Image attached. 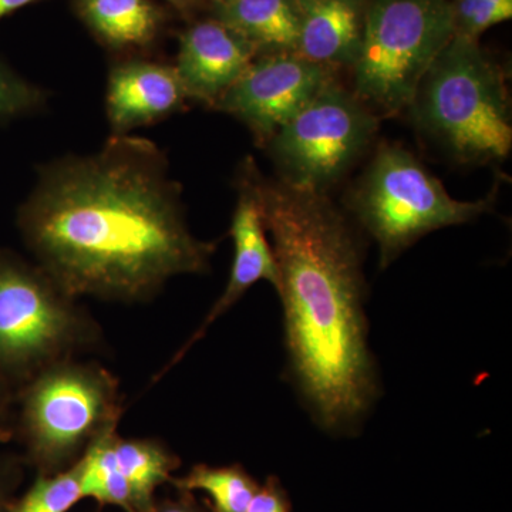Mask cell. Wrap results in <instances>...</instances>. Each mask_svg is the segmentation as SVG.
<instances>
[{
	"label": "cell",
	"instance_id": "4fadbf2b",
	"mask_svg": "<svg viewBox=\"0 0 512 512\" xmlns=\"http://www.w3.org/2000/svg\"><path fill=\"white\" fill-rule=\"evenodd\" d=\"M301 29L296 53L328 67L355 64L365 30L366 0H299Z\"/></svg>",
	"mask_w": 512,
	"mask_h": 512
},
{
	"label": "cell",
	"instance_id": "9c48e42d",
	"mask_svg": "<svg viewBox=\"0 0 512 512\" xmlns=\"http://www.w3.org/2000/svg\"><path fill=\"white\" fill-rule=\"evenodd\" d=\"M332 79V70L298 53H269L251 63L214 109L237 117L269 143Z\"/></svg>",
	"mask_w": 512,
	"mask_h": 512
},
{
	"label": "cell",
	"instance_id": "5b68a950",
	"mask_svg": "<svg viewBox=\"0 0 512 512\" xmlns=\"http://www.w3.org/2000/svg\"><path fill=\"white\" fill-rule=\"evenodd\" d=\"M491 204L488 198L454 200L412 153L394 144L379 148L350 197L357 220L379 245L383 268L423 235L466 224Z\"/></svg>",
	"mask_w": 512,
	"mask_h": 512
},
{
	"label": "cell",
	"instance_id": "d4e9b609",
	"mask_svg": "<svg viewBox=\"0 0 512 512\" xmlns=\"http://www.w3.org/2000/svg\"><path fill=\"white\" fill-rule=\"evenodd\" d=\"M153 512H194V511L190 510V508H188V507H185V505L173 504V505H167V507H164L163 510H160V511L154 510Z\"/></svg>",
	"mask_w": 512,
	"mask_h": 512
},
{
	"label": "cell",
	"instance_id": "277c9868",
	"mask_svg": "<svg viewBox=\"0 0 512 512\" xmlns=\"http://www.w3.org/2000/svg\"><path fill=\"white\" fill-rule=\"evenodd\" d=\"M453 37L451 0H370L353 93L369 109L400 113Z\"/></svg>",
	"mask_w": 512,
	"mask_h": 512
},
{
	"label": "cell",
	"instance_id": "e0dca14e",
	"mask_svg": "<svg viewBox=\"0 0 512 512\" xmlns=\"http://www.w3.org/2000/svg\"><path fill=\"white\" fill-rule=\"evenodd\" d=\"M116 430L104 433L83 454L82 498H94L100 504L119 505L128 512H134L130 488L114 451Z\"/></svg>",
	"mask_w": 512,
	"mask_h": 512
},
{
	"label": "cell",
	"instance_id": "5bb4252c",
	"mask_svg": "<svg viewBox=\"0 0 512 512\" xmlns=\"http://www.w3.org/2000/svg\"><path fill=\"white\" fill-rule=\"evenodd\" d=\"M214 8L217 20L244 37L256 53H296L299 0H232Z\"/></svg>",
	"mask_w": 512,
	"mask_h": 512
},
{
	"label": "cell",
	"instance_id": "484cf974",
	"mask_svg": "<svg viewBox=\"0 0 512 512\" xmlns=\"http://www.w3.org/2000/svg\"><path fill=\"white\" fill-rule=\"evenodd\" d=\"M214 6L225 5V3L232 2V0H208Z\"/></svg>",
	"mask_w": 512,
	"mask_h": 512
},
{
	"label": "cell",
	"instance_id": "30bf717a",
	"mask_svg": "<svg viewBox=\"0 0 512 512\" xmlns=\"http://www.w3.org/2000/svg\"><path fill=\"white\" fill-rule=\"evenodd\" d=\"M255 168L254 161L248 158L239 171L238 201L229 231L234 241L235 254L227 288L212 306L197 332L185 343L164 372L183 359L185 353L205 335L212 323L229 311L256 282L268 281L278 288V266L262 220L254 180Z\"/></svg>",
	"mask_w": 512,
	"mask_h": 512
},
{
	"label": "cell",
	"instance_id": "8992f818",
	"mask_svg": "<svg viewBox=\"0 0 512 512\" xmlns=\"http://www.w3.org/2000/svg\"><path fill=\"white\" fill-rule=\"evenodd\" d=\"M119 383L104 367L72 359L33 377L23 427L33 457L46 468L72 460L120 419Z\"/></svg>",
	"mask_w": 512,
	"mask_h": 512
},
{
	"label": "cell",
	"instance_id": "603a6c76",
	"mask_svg": "<svg viewBox=\"0 0 512 512\" xmlns=\"http://www.w3.org/2000/svg\"><path fill=\"white\" fill-rule=\"evenodd\" d=\"M35 2L37 0H0V19L5 18L9 13L15 12V10L25 8V6Z\"/></svg>",
	"mask_w": 512,
	"mask_h": 512
},
{
	"label": "cell",
	"instance_id": "3957f363",
	"mask_svg": "<svg viewBox=\"0 0 512 512\" xmlns=\"http://www.w3.org/2000/svg\"><path fill=\"white\" fill-rule=\"evenodd\" d=\"M412 107L420 126L464 163L501 161L510 154L507 82L478 40H450L424 74Z\"/></svg>",
	"mask_w": 512,
	"mask_h": 512
},
{
	"label": "cell",
	"instance_id": "9a60e30c",
	"mask_svg": "<svg viewBox=\"0 0 512 512\" xmlns=\"http://www.w3.org/2000/svg\"><path fill=\"white\" fill-rule=\"evenodd\" d=\"M76 8L94 35L116 50L151 45L164 23L150 0H76Z\"/></svg>",
	"mask_w": 512,
	"mask_h": 512
},
{
	"label": "cell",
	"instance_id": "7402d4cb",
	"mask_svg": "<svg viewBox=\"0 0 512 512\" xmlns=\"http://www.w3.org/2000/svg\"><path fill=\"white\" fill-rule=\"evenodd\" d=\"M247 512H289V503L275 481H269L264 488H258Z\"/></svg>",
	"mask_w": 512,
	"mask_h": 512
},
{
	"label": "cell",
	"instance_id": "44dd1931",
	"mask_svg": "<svg viewBox=\"0 0 512 512\" xmlns=\"http://www.w3.org/2000/svg\"><path fill=\"white\" fill-rule=\"evenodd\" d=\"M45 103L39 87L0 66V117L18 116Z\"/></svg>",
	"mask_w": 512,
	"mask_h": 512
},
{
	"label": "cell",
	"instance_id": "8fae6325",
	"mask_svg": "<svg viewBox=\"0 0 512 512\" xmlns=\"http://www.w3.org/2000/svg\"><path fill=\"white\" fill-rule=\"evenodd\" d=\"M256 55L254 46L220 20H205L181 36L174 67L188 99L215 107Z\"/></svg>",
	"mask_w": 512,
	"mask_h": 512
},
{
	"label": "cell",
	"instance_id": "d6986e66",
	"mask_svg": "<svg viewBox=\"0 0 512 512\" xmlns=\"http://www.w3.org/2000/svg\"><path fill=\"white\" fill-rule=\"evenodd\" d=\"M82 457L56 476L40 477L10 512H67L82 500Z\"/></svg>",
	"mask_w": 512,
	"mask_h": 512
},
{
	"label": "cell",
	"instance_id": "52a82bcc",
	"mask_svg": "<svg viewBox=\"0 0 512 512\" xmlns=\"http://www.w3.org/2000/svg\"><path fill=\"white\" fill-rule=\"evenodd\" d=\"M97 339L93 319L40 266L0 259V362L36 376Z\"/></svg>",
	"mask_w": 512,
	"mask_h": 512
},
{
	"label": "cell",
	"instance_id": "ac0fdd59",
	"mask_svg": "<svg viewBox=\"0 0 512 512\" xmlns=\"http://www.w3.org/2000/svg\"><path fill=\"white\" fill-rule=\"evenodd\" d=\"M174 484L183 491H204L217 512H247L258 491V485L239 467L195 466Z\"/></svg>",
	"mask_w": 512,
	"mask_h": 512
},
{
	"label": "cell",
	"instance_id": "4316f807",
	"mask_svg": "<svg viewBox=\"0 0 512 512\" xmlns=\"http://www.w3.org/2000/svg\"><path fill=\"white\" fill-rule=\"evenodd\" d=\"M0 512H2V510H0Z\"/></svg>",
	"mask_w": 512,
	"mask_h": 512
},
{
	"label": "cell",
	"instance_id": "6da1fadb",
	"mask_svg": "<svg viewBox=\"0 0 512 512\" xmlns=\"http://www.w3.org/2000/svg\"><path fill=\"white\" fill-rule=\"evenodd\" d=\"M20 221L40 268L74 299L147 301L174 276L207 271L215 251L192 235L163 150L130 134L46 164Z\"/></svg>",
	"mask_w": 512,
	"mask_h": 512
},
{
	"label": "cell",
	"instance_id": "ffe728a7",
	"mask_svg": "<svg viewBox=\"0 0 512 512\" xmlns=\"http://www.w3.org/2000/svg\"><path fill=\"white\" fill-rule=\"evenodd\" d=\"M454 36L478 40L485 30L512 18V0H451Z\"/></svg>",
	"mask_w": 512,
	"mask_h": 512
},
{
	"label": "cell",
	"instance_id": "7a4b0ae2",
	"mask_svg": "<svg viewBox=\"0 0 512 512\" xmlns=\"http://www.w3.org/2000/svg\"><path fill=\"white\" fill-rule=\"evenodd\" d=\"M254 180L278 266L293 376L316 421L348 429L377 392L359 244L323 192L268 180L258 168Z\"/></svg>",
	"mask_w": 512,
	"mask_h": 512
},
{
	"label": "cell",
	"instance_id": "cb8c5ba5",
	"mask_svg": "<svg viewBox=\"0 0 512 512\" xmlns=\"http://www.w3.org/2000/svg\"><path fill=\"white\" fill-rule=\"evenodd\" d=\"M165 2L170 3L171 6H174L175 9L181 10V12H187V10H190L192 5V0H165Z\"/></svg>",
	"mask_w": 512,
	"mask_h": 512
},
{
	"label": "cell",
	"instance_id": "2e32d148",
	"mask_svg": "<svg viewBox=\"0 0 512 512\" xmlns=\"http://www.w3.org/2000/svg\"><path fill=\"white\" fill-rule=\"evenodd\" d=\"M114 451L121 473L130 488L134 512H153L154 493L158 485L171 480L177 458L156 440L114 437Z\"/></svg>",
	"mask_w": 512,
	"mask_h": 512
},
{
	"label": "cell",
	"instance_id": "ba28073f",
	"mask_svg": "<svg viewBox=\"0 0 512 512\" xmlns=\"http://www.w3.org/2000/svg\"><path fill=\"white\" fill-rule=\"evenodd\" d=\"M377 123L375 114L355 93L330 80L269 140L281 180L326 194L362 156Z\"/></svg>",
	"mask_w": 512,
	"mask_h": 512
},
{
	"label": "cell",
	"instance_id": "7c38bea8",
	"mask_svg": "<svg viewBox=\"0 0 512 512\" xmlns=\"http://www.w3.org/2000/svg\"><path fill=\"white\" fill-rule=\"evenodd\" d=\"M187 94L170 64L130 59L114 64L107 77L106 113L113 136L151 126L183 109Z\"/></svg>",
	"mask_w": 512,
	"mask_h": 512
}]
</instances>
